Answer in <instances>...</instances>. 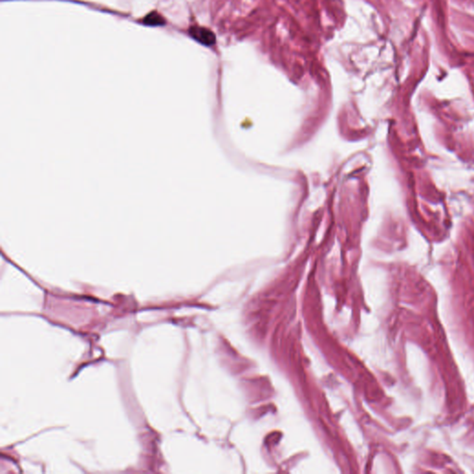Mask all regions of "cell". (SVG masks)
<instances>
[{"label":"cell","instance_id":"obj_2","mask_svg":"<svg viewBox=\"0 0 474 474\" xmlns=\"http://www.w3.org/2000/svg\"><path fill=\"white\" fill-rule=\"evenodd\" d=\"M143 21H144L145 24L149 25V26H159V25H162L164 23V20H163L162 16L159 15L157 13H155V12L146 15V18L144 19Z\"/></svg>","mask_w":474,"mask_h":474},{"label":"cell","instance_id":"obj_1","mask_svg":"<svg viewBox=\"0 0 474 474\" xmlns=\"http://www.w3.org/2000/svg\"><path fill=\"white\" fill-rule=\"evenodd\" d=\"M190 36L204 46H212L216 42V37L212 31L204 27L194 26L189 30Z\"/></svg>","mask_w":474,"mask_h":474}]
</instances>
